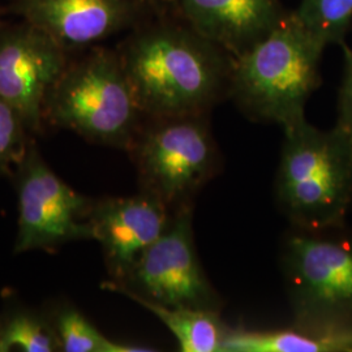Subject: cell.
I'll return each mask as SVG.
<instances>
[{"label":"cell","instance_id":"cell-1","mask_svg":"<svg viewBox=\"0 0 352 352\" xmlns=\"http://www.w3.org/2000/svg\"><path fill=\"white\" fill-rule=\"evenodd\" d=\"M116 51L145 118L210 113L230 96L234 56L176 13L136 25Z\"/></svg>","mask_w":352,"mask_h":352},{"label":"cell","instance_id":"cell-2","mask_svg":"<svg viewBox=\"0 0 352 352\" xmlns=\"http://www.w3.org/2000/svg\"><path fill=\"white\" fill-rule=\"evenodd\" d=\"M283 129L276 177L278 205L298 230L344 226L352 205V141L336 126L322 131L305 118Z\"/></svg>","mask_w":352,"mask_h":352},{"label":"cell","instance_id":"cell-3","mask_svg":"<svg viewBox=\"0 0 352 352\" xmlns=\"http://www.w3.org/2000/svg\"><path fill=\"white\" fill-rule=\"evenodd\" d=\"M325 49L289 12L269 36L234 58L228 98L253 120L294 124L305 118V104L321 82Z\"/></svg>","mask_w":352,"mask_h":352},{"label":"cell","instance_id":"cell-4","mask_svg":"<svg viewBox=\"0 0 352 352\" xmlns=\"http://www.w3.org/2000/svg\"><path fill=\"white\" fill-rule=\"evenodd\" d=\"M43 119L91 142L129 151L145 116L118 51L100 47L67 64L46 97Z\"/></svg>","mask_w":352,"mask_h":352},{"label":"cell","instance_id":"cell-5","mask_svg":"<svg viewBox=\"0 0 352 352\" xmlns=\"http://www.w3.org/2000/svg\"><path fill=\"white\" fill-rule=\"evenodd\" d=\"M210 113L145 118L129 151L142 190L171 210L193 205L195 196L221 170Z\"/></svg>","mask_w":352,"mask_h":352},{"label":"cell","instance_id":"cell-6","mask_svg":"<svg viewBox=\"0 0 352 352\" xmlns=\"http://www.w3.org/2000/svg\"><path fill=\"white\" fill-rule=\"evenodd\" d=\"M298 230L282 252L294 322L352 327V238Z\"/></svg>","mask_w":352,"mask_h":352},{"label":"cell","instance_id":"cell-7","mask_svg":"<svg viewBox=\"0 0 352 352\" xmlns=\"http://www.w3.org/2000/svg\"><path fill=\"white\" fill-rule=\"evenodd\" d=\"M102 287L166 307L222 309V299L202 269L193 235V205L174 212L164 234L149 245L122 280Z\"/></svg>","mask_w":352,"mask_h":352},{"label":"cell","instance_id":"cell-8","mask_svg":"<svg viewBox=\"0 0 352 352\" xmlns=\"http://www.w3.org/2000/svg\"><path fill=\"white\" fill-rule=\"evenodd\" d=\"M17 170L19 230L14 253L49 250L74 240H94L89 214L94 201L55 175L34 146Z\"/></svg>","mask_w":352,"mask_h":352},{"label":"cell","instance_id":"cell-9","mask_svg":"<svg viewBox=\"0 0 352 352\" xmlns=\"http://www.w3.org/2000/svg\"><path fill=\"white\" fill-rule=\"evenodd\" d=\"M67 64V51L36 26L0 29V98L21 113L29 131L41 128L46 97Z\"/></svg>","mask_w":352,"mask_h":352},{"label":"cell","instance_id":"cell-10","mask_svg":"<svg viewBox=\"0 0 352 352\" xmlns=\"http://www.w3.org/2000/svg\"><path fill=\"white\" fill-rule=\"evenodd\" d=\"M173 215L164 202L145 190L131 197L94 201L89 222L111 280L128 276L140 256L166 231Z\"/></svg>","mask_w":352,"mask_h":352},{"label":"cell","instance_id":"cell-11","mask_svg":"<svg viewBox=\"0 0 352 352\" xmlns=\"http://www.w3.org/2000/svg\"><path fill=\"white\" fill-rule=\"evenodd\" d=\"M13 12L65 51L93 46L145 19L131 0H16Z\"/></svg>","mask_w":352,"mask_h":352},{"label":"cell","instance_id":"cell-12","mask_svg":"<svg viewBox=\"0 0 352 352\" xmlns=\"http://www.w3.org/2000/svg\"><path fill=\"white\" fill-rule=\"evenodd\" d=\"M174 12L234 58L263 41L289 14L279 0H174Z\"/></svg>","mask_w":352,"mask_h":352},{"label":"cell","instance_id":"cell-13","mask_svg":"<svg viewBox=\"0 0 352 352\" xmlns=\"http://www.w3.org/2000/svg\"><path fill=\"white\" fill-rule=\"evenodd\" d=\"M225 352H352V327L294 322L272 330L230 329Z\"/></svg>","mask_w":352,"mask_h":352},{"label":"cell","instance_id":"cell-14","mask_svg":"<svg viewBox=\"0 0 352 352\" xmlns=\"http://www.w3.org/2000/svg\"><path fill=\"white\" fill-rule=\"evenodd\" d=\"M128 299L138 302L155 316L175 337L182 352H225V342L231 327L221 317V311L166 307L135 295Z\"/></svg>","mask_w":352,"mask_h":352},{"label":"cell","instance_id":"cell-15","mask_svg":"<svg viewBox=\"0 0 352 352\" xmlns=\"http://www.w3.org/2000/svg\"><path fill=\"white\" fill-rule=\"evenodd\" d=\"M60 351L51 317L30 309H14L0 318V352Z\"/></svg>","mask_w":352,"mask_h":352},{"label":"cell","instance_id":"cell-16","mask_svg":"<svg viewBox=\"0 0 352 352\" xmlns=\"http://www.w3.org/2000/svg\"><path fill=\"white\" fill-rule=\"evenodd\" d=\"M64 352H146L145 346L109 340L72 305L59 307L51 317Z\"/></svg>","mask_w":352,"mask_h":352},{"label":"cell","instance_id":"cell-17","mask_svg":"<svg viewBox=\"0 0 352 352\" xmlns=\"http://www.w3.org/2000/svg\"><path fill=\"white\" fill-rule=\"evenodd\" d=\"M294 17L322 45H343L352 23V0H302Z\"/></svg>","mask_w":352,"mask_h":352},{"label":"cell","instance_id":"cell-18","mask_svg":"<svg viewBox=\"0 0 352 352\" xmlns=\"http://www.w3.org/2000/svg\"><path fill=\"white\" fill-rule=\"evenodd\" d=\"M28 131L21 113L0 98V174H7L25 155Z\"/></svg>","mask_w":352,"mask_h":352},{"label":"cell","instance_id":"cell-19","mask_svg":"<svg viewBox=\"0 0 352 352\" xmlns=\"http://www.w3.org/2000/svg\"><path fill=\"white\" fill-rule=\"evenodd\" d=\"M344 56V71L338 100L337 124L352 141V49L346 43L340 45Z\"/></svg>","mask_w":352,"mask_h":352},{"label":"cell","instance_id":"cell-20","mask_svg":"<svg viewBox=\"0 0 352 352\" xmlns=\"http://www.w3.org/2000/svg\"><path fill=\"white\" fill-rule=\"evenodd\" d=\"M135 6L139 7L140 11L149 16H161L174 11V0H131Z\"/></svg>","mask_w":352,"mask_h":352},{"label":"cell","instance_id":"cell-21","mask_svg":"<svg viewBox=\"0 0 352 352\" xmlns=\"http://www.w3.org/2000/svg\"><path fill=\"white\" fill-rule=\"evenodd\" d=\"M0 29H1V28H0Z\"/></svg>","mask_w":352,"mask_h":352}]
</instances>
